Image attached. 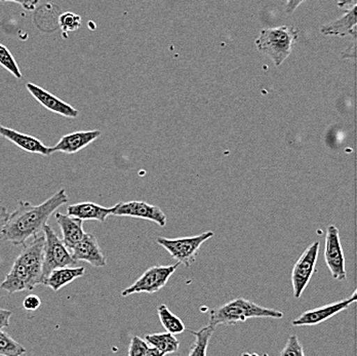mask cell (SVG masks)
Instances as JSON below:
<instances>
[{"instance_id": "6da1fadb", "label": "cell", "mask_w": 357, "mask_h": 356, "mask_svg": "<svg viewBox=\"0 0 357 356\" xmlns=\"http://www.w3.org/2000/svg\"><path fill=\"white\" fill-rule=\"evenodd\" d=\"M69 201L65 189H61L45 203L33 206L28 201H19L18 208L10 214L8 222L1 231L2 238L14 245H23L30 238L43 232L50 217L60 206Z\"/></svg>"}, {"instance_id": "7a4b0ae2", "label": "cell", "mask_w": 357, "mask_h": 356, "mask_svg": "<svg viewBox=\"0 0 357 356\" xmlns=\"http://www.w3.org/2000/svg\"><path fill=\"white\" fill-rule=\"evenodd\" d=\"M43 245L45 235L36 236L23 245V249L10 272L0 284L8 294L32 291L43 282Z\"/></svg>"}, {"instance_id": "3957f363", "label": "cell", "mask_w": 357, "mask_h": 356, "mask_svg": "<svg viewBox=\"0 0 357 356\" xmlns=\"http://www.w3.org/2000/svg\"><path fill=\"white\" fill-rule=\"evenodd\" d=\"M255 318H282L284 314L278 310L262 307L245 298L234 299L210 312V323L215 327L218 325H236Z\"/></svg>"}, {"instance_id": "277c9868", "label": "cell", "mask_w": 357, "mask_h": 356, "mask_svg": "<svg viewBox=\"0 0 357 356\" xmlns=\"http://www.w3.org/2000/svg\"><path fill=\"white\" fill-rule=\"evenodd\" d=\"M299 38V31L289 26L263 29L256 39V47L259 53L269 56L275 66H280Z\"/></svg>"}, {"instance_id": "5b68a950", "label": "cell", "mask_w": 357, "mask_h": 356, "mask_svg": "<svg viewBox=\"0 0 357 356\" xmlns=\"http://www.w3.org/2000/svg\"><path fill=\"white\" fill-rule=\"evenodd\" d=\"M45 235L43 245V281L54 270L61 267L76 266L77 261L72 257L71 251L62 240L58 238L50 225L43 229ZM43 284V282H41Z\"/></svg>"}, {"instance_id": "8992f818", "label": "cell", "mask_w": 357, "mask_h": 356, "mask_svg": "<svg viewBox=\"0 0 357 356\" xmlns=\"http://www.w3.org/2000/svg\"><path fill=\"white\" fill-rule=\"evenodd\" d=\"M214 236V232L206 231L197 236L181 238H158L156 242L161 245L173 259L186 267L195 262L202 245Z\"/></svg>"}, {"instance_id": "52a82bcc", "label": "cell", "mask_w": 357, "mask_h": 356, "mask_svg": "<svg viewBox=\"0 0 357 356\" xmlns=\"http://www.w3.org/2000/svg\"><path fill=\"white\" fill-rule=\"evenodd\" d=\"M180 263L167 266H153L146 270L142 277H139L132 286L126 288L121 293V296L128 297L132 294L139 293H153L160 292L161 288L167 284L172 275L177 270Z\"/></svg>"}, {"instance_id": "ba28073f", "label": "cell", "mask_w": 357, "mask_h": 356, "mask_svg": "<svg viewBox=\"0 0 357 356\" xmlns=\"http://www.w3.org/2000/svg\"><path fill=\"white\" fill-rule=\"evenodd\" d=\"M321 242H314L307 247L303 255L299 258L291 270V284H293L294 296L301 298L302 294L308 286L313 273L315 272L317 258H319Z\"/></svg>"}, {"instance_id": "9c48e42d", "label": "cell", "mask_w": 357, "mask_h": 356, "mask_svg": "<svg viewBox=\"0 0 357 356\" xmlns=\"http://www.w3.org/2000/svg\"><path fill=\"white\" fill-rule=\"evenodd\" d=\"M324 259L332 277L336 281H345L347 277L345 257H344L341 240H340V231L335 225H330L326 228Z\"/></svg>"}, {"instance_id": "30bf717a", "label": "cell", "mask_w": 357, "mask_h": 356, "mask_svg": "<svg viewBox=\"0 0 357 356\" xmlns=\"http://www.w3.org/2000/svg\"><path fill=\"white\" fill-rule=\"evenodd\" d=\"M111 215L112 216L144 219V220L152 221V222L156 223L161 227H165L167 221V216L160 208L138 201L117 203V205L112 206Z\"/></svg>"}, {"instance_id": "8fae6325", "label": "cell", "mask_w": 357, "mask_h": 356, "mask_svg": "<svg viewBox=\"0 0 357 356\" xmlns=\"http://www.w3.org/2000/svg\"><path fill=\"white\" fill-rule=\"evenodd\" d=\"M356 295L357 292L354 291L351 298L336 302V303L328 304V305L322 306V307L317 308V309L307 310L299 318L291 321V325H295V327L319 325V323L328 320V319L338 314L339 312L344 311V310L349 308L352 304L356 303L357 300Z\"/></svg>"}, {"instance_id": "7c38bea8", "label": "cell", "mask_w": 357, "mask_h": 356, "mask_svg": "<svg viewBox=\"0 0 357 356\" xmlns=\"http://www.w3.org/2000/svg\"><path fill=\"white\" fill-rule=\"evenodd\" d=\"M72 257L75 261L88 262L93 267H104L107 260L98 244L97 238L91 233H86L78 244L72 247Z\"/></svg>"}, {"instance_id": "4fadbf2b", "label": "cell", "mask_w": 357, "mask_h": 356, "mask_svg": "<svg viewBox=\"0 0 357 356\" xmlns=\"http://www.w3.org/2000/svg\"><path fill=\"white\" fill-rule=\"evenodd\" d=\"M26 88L28 92L32 95V97L38 102L39 104L47 108L50 111L56 113L68 118H76L79 115L78 110L72 107L69 104L65 103L62 100L59 99L56 95L51 94L47 91L43 90L40 86L34 84H26Z\"/></svg>"}, {"instance_id": "5bb4252c", "label": "cell", "mask_w": 357, "mask_h": 356, "mask_svg": "<svg viewBox=\"0 0 357 356\" xmlns=\"http://www.w3.org/2000/svg\"><path fill=\"white\" fill-rule=\"evenodd\" d=\"M0 136L29 153L40 154L43 156H50L54 153L53 147L45 146L38 139L3 125H0Z\"/></svg>"}, {"instance_id": "9a60e30c", "label": "cell", "mask_w": 357, "mask_h": 356, "mask_svg": "<svg viewBox=\"0 0 357 356\" xmlns=\"http://www.w3.org/2000/svg\"><path fill=\"white\" fill-rule=\"evenodd\" d=\"M101 134L102 132L100 131L71 132L63 136L56 143V146L53 147V150L67 154L77 153L89 146L93 141L97 140Z\"/></svg>"}, {"instance_id": "2e32d148", "label": "cell", "mask_w": 357, "mask_h": 356, "mask_svg": "<svg viewBox=\"0 0 357 356\" xmlns=\"http://www.w3.org/2000/svg\"><path fill=\"white\" fill-rule=\"evenodd\" d=\"M54 217L62 231L63 242L69 249H72L86 234L84 229V220L68 214H62V212H56Z\"/></svg>"}, {"instance_id": "e0dca14e", "label": "cell", "mask_w": 357, "mask_h": 356, "mask_svg": "<svg viewBox=\"0 0 357 356\" xmlns=\"http://www.w3.org/2000/svg\"><path fill=\"white\" fill-rule=\"evenodd\" d=\"M324 36H356V4L346 10L345 14L337 21L332 22L328 25L322 26L321 29Z\"/></svg>"}, {"instance_id": "ac0fdd59", "label": "cell", "mask_w": 357, "mask_h": 356, "mask_svg": "<svg viewBox=\"0 0 357 356\" xmlns=\"http://www.w3.org/2000/svg\"><path fill=\"white\" fill-rule=\"evenodd\" d=\"M86 272L84 267H61L54 269L43 281V284L49 286L54 292H58L60 288L71 284L75 279L82 277Z\"/></svg>"}, {"instance_id": "d6986e66", "label": "cell", "mask_w": 357, "mask_h": 356, "mask_svg": "<svg viewBox=\"0 0 357 356\" xmlns=\"http://www.w3.org/2000/svg\"><path fill=\"white\" fill-rule=\"evenodd\" d=\"M112 212V208H105L93 203H80L69 206L67 214L82 220H95L105 223Z\"/></svg>"}, {"instance_id": "ffe728a7", "label": "cell", "mask_w": 357, "mask_h": 356, "mask_svg": "<svg viewBox=\"0 0 357 356\" xmlns=\"http://www.w3.org/2000/svg\"><path fill=\"white\" fill-rule=\"evenodd\" d=\"M145 340L153 346L160 353V356L171 355V353H177L180 347V341L175 337L174 334H152V335H146Z\"/></svg>"}, {"instance_id": "44dd1931", "label": "cell", "mask_w": 357, "mask_h": 356, "mask_svg": "<svg viewBox=\"0 0 357 356\" xmlns=\"http://www.w3.org/2000/svg\"><path fill=\"white\" fill-rule=\"evenodd\" d=\"M215 330V325L208 323L206 327H202L199 331L191 332L195 336V344L191 346L189 356H206L208 355V343Z\"/></svg>"}, {"instance_id": "7402d4cb", "label": "cell", "mask_w": 357, "mask_h": 356, "mask_svg": "<svg viewBox=\"0 0 357 356\" xmlns=\"http://www.w3.org/2000/svg\"><path fill=\"white\" fill-rule=\"evenodd\" d=\"M158 318L162 327L169 333L178 335L185 331V325L177 316L173 314L165 304H161L158 308Z\"/></svg>"}, {"instance_id": "603a6c76", "label": "cell", "mask_w": 357, "mask_h": 356, "mask_svg": "<svg viewBox=\"0 0 357 356\" xmlns=\"http://www.w3.org/2000/svg\"><path fill=\"white\" fill-rule=\"evenodd\" d=\"M27 350L8 333L0 330V356H21Z\"/></svg>"}, {"instance_id": "cb8c5ba5", "label": "cell", "mask_w": 357, "mask_h": 356, "mask_svg": "<svg viewBox=\"0 0 357 356\" xmlns=\"http://www.w3.org/2000/svg\"><path fill=\"white\" fill-rule=\"evenodd\" d=\"M128 355L130 356H160L158 351L138 336H134L130 341Z\"/></svg>"}, {"instance_id": "d4e9b609", "label": "cell", "mask_w": 357, "mask_h": 356, "mask_svg": "<svg viewBox=\"0 0 357 356\" xmlns=\"http://www.w3.org/2000/svg\"><path fill=\"white\" fill-rule=\"evenodd\" d=\"M0 65L3 67L4 69L12 73L15 77L22 78L21 69H20L18 63L15 60L14 56L10 53V49L6 47V45L0 43Z\"/></svg>"}, {"instance_id": "484cf974", "label": "cell", "mask_w": 357, "mask_h": 356, "mask_svg": "<svg viewBox=\"0 0 357 356\" xmlns=\"http://www.w3.org/2000/svg\"><path fill=\"white\" fill-rule=\"evenodd\" d=\"M59 25L65 33L76 31L82 26V17L74 14V13H65V14L61 15L60 18H59Z\"/></svg>"}, {"instance_id": "4316f807", "label": "cell", "mask_w": 357, "mask_h": 356, "mask_svg": "<svg viewBox=\"0 0 357 356\" xmlns=\"http://www.w3.org/2000/svg\"><path fill=\"white\" fill-rule=\"evenodd\" d=\"M280 355L282 356H289V355H295V356H304L305 351L303 349V346H302L301 343H300L299 339H298L297 336L293 335L289 338L287 340V343L284 348L282 349V353H280Z\"/></svg>"}, {"instance_id": "83f0119b", "label": "cell", "mask_w": 357, "mask_h": 356, "mask_svg": "<svg viewBox=\"0 0 357 356\" xmlns=\"http://www.w3.org/2000/svg\"><path fill=\"white\" fill-rule=\"evenodd\" d=\"M41 306V300L37 295L31 294L25 297L23 301V308L27 311H36Z\"/></svg>"}, {"instance_id": "f1b7e54d", "label": "cell", "mask_w": 357, "mask_h": 356, "mask_svg": "<svg viewBox=\"0 0 357 356\" xmlns=\"http://www.w3.org/2000/svg\"><path fill=\"white\" fill-rule=\"evenodd\" d=\"M2 2L12 1L20 4L22 8L27 10H34L38 6L39 0H0Z\"/></svg>"}, {"instance_id": "f546056e", "label": "cell", "mask_w": 357, "mask_h": 356, "mask_svg": "<svg viewBox=\"0 0 357 356\" xmlns=\"http://www.w3.org/2000/svg\"><path fill=\"white\" fill-rule=\"evenodd\" d=\"M12 316L13 312L10 311V310L0 308V330L6 329V327L10 325V320Z\"/></svg>"}, {"instance_id": "4dcf8cb0", "label": "cell", "mask_w": 357, "mask_h": 356, "mask_svg": "<svg viewBox=\"0 0 357 356\" xmlns=\"http://www.w3.org/2000/svg\"><path fill=\"white\" fill-rule=\"evenodd\" d=\"M8 217H10V212H8V210L4 206H0V233H1L4 225L8 222Z\"/></svg>"}, {"instance_id": "1f68e13d", "label": "cell", "mask_w": 357, "mask_h": 356, "mask_svg": "<svg viewBox=\"0 0 357 356\" xmlns=\"http://www.w3.org/2000/svg\"><path fill=\"white\" fill-rule=\"evenodd\" d=\"M306 0H287V12L294 13L295 12L296 8L300 6V4L303 3Z\"/></svg>"}, {"instance_id": "d6a6232c", "label": "cell", "mask_w": 357, "mask_h": 356, "mask_svg": "<svg viewBox=\"0 0 357 356\" xmlns=\"http://www.w3.org/2000/svg\"><path fill=\"white\" fill-rule=\"evenodd\" d=\"M340 8H351L356 4V0H337Z\"/></svg>"}]
</instances>
